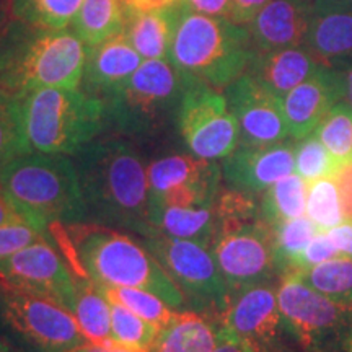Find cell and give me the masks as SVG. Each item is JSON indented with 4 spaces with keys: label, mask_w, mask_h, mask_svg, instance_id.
<instances>
[{
    "label": "cell",
    "mask_w": 352,
    "mask_h": 352,
    "mask_svg": "<svg viewBox=\"0 0 352 352\" xmlns=\"http://www.w3.org/2000/svg\"><path fill=\"white\" fill-rule=\"evenodd\" d=\"M74 157L88 219L124 228L140 239L152 236L147 165L134 140L96 138Z\"/></svg>",
    "instance_id": "1"
},
{
    "label": "cell",
    "mask_w": 352,
    "mask_h": 352,
    "mask_svg": "<svg viewBox=\"0 0 352 352\" xmlns=\"http://www.w3.org/2000/svg\"><path fill=\"white\" fill-rule=\"evenodd\" d=\"M74 276H88L98 285L135 287L155 294L176 311L188 302L158 259L142 245L116 228L100 223H56L47 228Z\"/></svg>",
    "instance_id": "2"
},
{
    "label": "cell",
    "mask_w": 352,
    "mask_h": 352,
    "mask_svg": "<svg viewBox=\"0 0 352 352\" xmlns=\"http://www.w3.org/2000/svg\"><path fill=\"white\" fill-rule=\"evenodd\" d=\"M87 46L70 28L47 30L10 19L0 33V88H80Z\"/></svg>",
    "instance_id": "3"
},
{
    "label": "cell",
    "mask_w": 352,
    "mask_h": 352,
    "mask_svg": "<svg viewBox=\"0 0 352 352\" xmlns=\"http://www.w3.org/2000/svg\"><path fill=\"white\" fill-rule=\"evenodd\" d=\"M0 183L26 222L46 235L56 223L72 226L88 219L70 155L21 153L0 168Z\"/></svg>",
    "instance_id": "4"
},
{
    "label": "cell",
    "mask_w": 352,
    "mask_h": 352,
    "mask_svg": "<svg viewBox=\"0 0 352 352\" xmlns=\"http://www.w3.org/2000/svg\"><path fill=\"white\" fill-rule=\"evenodd\" d=\"M15 100L26 153L72 157L107 129L103 100L82 88H38Z\"/></svg>",
    "instance_id": "5"
},
{
    "label": "cell",
    "mask_w": 352,
    "mask_h": 352,
    "mask_svg": "<svg viewBox=\"0 0 352 352\" xmlns=\"http://www.w3.org/2000/svg\"><path fill=\"white\" fill-rule=\"evenodd\" d=\"M253 54L248 26L197 13L182 2L168 60L184 76L226 90L246 72Z\"/></svg>",
    "instance_id": "6"
},
{
    "label": "cell",
    "mask_w": 352,
    "mask_h": 352,
    "mask_svg": "<svg viewBox=\"0 0 352 352\" xmlns=\"http://www.w3.org/2000/svg\"><path fill=\"white\" fill-rule=\"evenodd\" d=\"M191 78L168 59L144 60L129 78L101 96L107 127L134 139H153L176 122Z\"/></svg>",
    "instance_id": "7"
},
{
    "label": "cell",
    "mask_w": 352,
    "mask_h": 352,
    "mask_svg": "<svg viewBox=\"0 0 352 352\" xmlns=\"http://www.w3.org/2000/svg\"><path fill=\"white\" fill-rule=\"evenodd\" d=\"M0 331L20 352H70L88 342L69 310L12 287L0 292Z\"/></svg>",
    "instance_id": "8"
},
{
    "label": "cell",
    "mask_w": 352,
    "mask_h": 352,
    "mask_svg": "<svg viewBox=\"0 0 352 352\" xmlns=\"http://www.w3.org/2000/svg\"><path fill=\"white\" fill-rule=\"evenodd\" d=\"M277 302L285 331L308 352H331L352 340V303L308 287L292 272L279 279Z\"/></svg>",
    "instance_id": "9"
},
{
    "label": "cell",
    "mask_w": 352,
    "mask_h": 352,
    "mask_svg": "<svg viewBox=\"0 0 352 352\" xmlns=\"http://www.w3.org/2000/svg\"><path fill=\"white\" fill-rule=\"evenodd\" d=\"M232 294L280 279L276 263V228L261 215L240 220H215L209 243Z\"/></svg>",
    "instance_id": "10"
},
{
    "label": "cell",
    "mask_w": 352,
    "mask_h": 352,
    "mask_svg": "<svg viewBox=\"0 0 352 352\" xmlns=\"http://www.w3.org/2000/svg\"><path fill=\"white\" fill-rule=\"evenodd\" d=\"M178 285L188 310L222 318L230 305V290L209 246L155 233L140 239Z\"/></svg>",
    "instance_id": "11"
},
{
    "label": "cell",
    "mask_w": 352,
    "mask_h": 352,
    "mask_svg": "<svg viewBox=\"0 0 352 352\" xmlns=\"http://www.w3.org/2000/svg\"><path fill=\"white\" fill-rule=\"evenodd\" d=\"M189 153L217 162L240 145V129L226 94L199 80H189L176 118Z\"/></svg>",
    "instance_id": "12"
},
{
    "label": "cell",
    "mask_w": 352,
    "mask_h": 352,
    "mask_svg": "<svg viewBox=\"0 0 352 352\" xmlns=\"http://www.w3.org/2000/svg\"><path fill=\"white\" fill-rule=\"evenodd\" d=\"M151 214L165 208H214L222 189L217 162L192 153L164 155L147 165Z\"/></svg>",
    "instance_id": "13"
},
{
    "label": "cell",
    "mask_w": 352,
    "mask_h": 352,
    "mask_svg": "<svg viewBox=\"0 0 352 352\" xmlns=\"http://www.w3.org/2000/svg\"><path fill=\"white\" fill-rule=\"evenodd\" d=\"M0 272L8 287L50 298L72 314L77 296L76 276L51 239L39 240L3 259Z\"/></svg>",
    "instance_id": "14"
},
{
    "label": "cell",
    "mask_w": 352,
    "mask_h": 352,
    "mask_svg": "<svg viewBox=\"0 0 352 352\" xmlns=\"http://www.w3.org/2000/svg\"><path fill=\"white\" fill-rule=\"evenodd\" d=\"M226 98L240 129V145H271L289 140L283 98L243 74L226 88Z\"/></svg>",
    "instance_id": "15"
},
{
    "label": "cell",
    "mask_w": 352,
    "mask_h": 352,
    "mask_svg": "<svg viewBox=\"0 0 352 352\" xmlns=\"http://www.w3.org/2000/svg\"><path fill=\"white\" fill-rule=\"evenodd\" d=\"M279 283H264L232 294L222 321L248 347H266L285 342L283 315L277 302Z\"/></svg>",
    "instance_id": "16"
},
{
    "label": "cell",
    "mask_w": 352,
    "mask_h": 352,
    "mask_svg": "<svg viewBox=\"0 0 352 352\" xmlns=\"http://www.w3.org/2000/svg\"><path fill=\"white\" fill-rule=\"evenodd\" d=\"M222 178L228 188L263 195L296 170V140L271 145H239L222 160Z\"/></svg>",
    "instance_id": "17"
},
{
    "label": "cell",
    "mask_w": 352,
    "mask_h": 352,
    "mask_svg": "<svg viewBox=\"0 0 352 352\" xmlns=\"http://www.w3.org/2000/svg\"><path fill=\"white\" fill-rule=\"evenodd\" d=\"M344 100L340 69L321 65L316 72L283 98V109L292 140L314 134L334 104Z\"/></svg>",
    "instance_id": "18"
},
{
    "label": "cell",
    "mask_w": 352,
    "mask_h": 352,
    "mask_svg": "<svg viewBox=\"0 0 352 352\" xmlns=\"http://www.w3.org/2000/svg\"><path fill=\"white\" fill-rule=\"evenodd\" d=\"M305 46L323 65L352 57V0H311Z\"/></svg>",
    "instance_id": "19"
},
{
    "label": "cell",
    "mask_w": 352,
    "mask_h": 352,
    "mask_svg": "<svg viewBox=\"0 0 352 352\" xmlns=\"http://www.w3.org/2000/svg\"><path fill=\"white\" fill-rule=\"evenodd\" d=\"M311 0H267L248 25L254 51L300 46L310 25Z\"/></svg>",
    "instance_id": "20"
},
{
    "label": "cell",
    "mask_w": 352,
    "mask_h": 352,
    "mask_svg": "<svg viewBox=\"0 0 352 352\" xmlns=\"http://www.w3.org/2000/svg\"><path fill=\"white\" fill-rule=\"evenodd\" d=\"M142 63L144 59L132 47L126 34L122 32L114 34L96 46L87 47L80 88L88 95L101 98L129 78Z\"/></svg>",
    "instance_id": "21"
},
{
    "label": "cell",
    "mask_w": 352,
    "mask_h": 352,
    "mask_svg": "<svg viewBox=\"0 0 352 352\" xmlns=\"http://www.w3.org/2000/svg\"><path fill=\"white\" fill-rule=\"evenodd\" d=\"M321 65L305 44H300L283 50L254 51L246 74L276 96L284 98L290 90L314 76Z\"/></svg>",
    "instance_id": "22"
},
{
    "label": "cell",
    "mask_w": 352,
    "mask_h": 352,
    "mask_svg": "<svg viewBox=\"0 0 352 352\" xmlns=\"http://www.w3.org/2000/svg\"><path fill=\"white\" fill-rule=\"evenodd\" d=\"M122 33L144 60L168 59L171 43L178 25L182 2L164 10L138 12L122 7Z\"/></svg>",
    "instance_id": "23"
},
{
    "label": "cell",
    "mask_w": 352,
    "mask_h": 352,
    "mask_svg": "<svg viewBox=\"0 0 352 352\" xmlns=\"http://www.w3.org/2000/svg\"><path fill=\"white\" fill-rule=\"evenodd\" d=\"M222 318L195 310L176 311L148 352H212Z\"/></svg>",
    "instance_id": "24"
},
{
    "label": "cell",
    "mask_w": 352,
    "mask_h": 352,
    "mask_svg": "<svg viewBox=\"0 0 352 352\" xmlns=\"http://www.w3.org/2000/svg\"><path fill=\"white\" fill-rule=\"evenodd\" d=\"M77 296L72 315L85 340L91 344H103L111 340L109 302L101 294L98 284L88 276H76Z\"/></svg>",
    "instance_id": "25"
},
{
    "label": "cell",
    "mask_w": 352,
    "mask_h": 352,
    "mask_svg": "<svg viewBox=\"0 0 352 352\" xmlns=\"http://www.w3.org/2000/svg\"><path fill=\"white\" fill-rule=\"evenodd\" d=\"M151 220L155 233L209 246L215 230V206L214 208H165L152 212Z\"/></svg>",
    "instance_id": "26"
},
{
    "label": "cell",
    "mask_w": 352,
    "mask_h": 352,
    "mask_svg": "<svg viewBox=\"0 0 352 352\" xmlns=\"http://www.w3.org/2000/svg\"><path fill=\"white\" fill-rule=\"evenodd\" d=\"M124 12L121 0H83L70 30L87 47L122 32Z\"/></svg>",
    "instance_id": "27"
},
{
    "label": "cell",
    "mask_w": 352,
    "mask_h": 352,
    "mask_svg": "<svg viewBox=\"0 0 352 352\" xmlns=\"http://www.w3.org/2000/svg\"><path fill=\"white\" fill-rule=\"evenodd\" d=\"M307 182L297 173L279 179L263 192L261 217L274 228L285 220L300 217L307 210Z\"/></svg>",
    "instance_id": "28"
},
{
    "label": "cell",
    "mask_w": 352,
    "mask_h": 352,
    "mask_svg": "<svg viewBox=\"0 0 352 352\" xmlns=\"http://www.w3.org/2000/svg\"><path fill=\"white\" fill-rule=\"evenodd\" d=\"M290 272L316 292L334 300L352 303V256L349 254Z\"/></svg>",
    "instance_id": "29"
},
{
    "label": "cell",
    "mask_w": 352,
    "mask_h": 352,
    "mask_svg": "<svg viewBox=\"0 0 352 352\" xmlns=\"http://www.w3.org/2000/svg\"><path fill=\"white\" fill-rule=\"evenodd\" d=\"M83 0H10L13 20L47 30L70 28Z\"/></svg>",
    "instance_id": "30"
},
{
    "label": "cell",
    "mask_w": 352,
    "mask_h": 352,
    "mask_svg": "<svg viewBox=\"0 0 352 352\" xmlns=\"http://www.w3.org/2000/svg\"><path fill=\"white\" fill-rule=\"evenodd\" d=\"M315 134L327 147L338 168L352 164V108L346 100L329 109Z\"/></svg>",
    "instance_id": "31"
},
{
    "label": "cell",
    "mask_w": 352,
    "mask_h": 352,
    "mask_svg": "<svg viewBox=\"0 0 352 352\" xmlns=\"http://www.w3.org/2000/svg\"><path fill=\"white\" fill-rule=\"evenodd\" d=\"M101 294L108 302L121 303L131 308L134 314L151 323L158 333L175 318L176 310L166 305L160 297L145 289L135 287H111V285H98Z\"/></svg>",
    "instance_id": "32"
},
{
    "label": "cell",
    "mask_w": 352,
    "mask_h": 352,
    "mask_svg": "<svg viewBox=\"0 0 352 352\" xmlns=\"http://www.w3.org/2000/svg\"><path fill=\"white\" fill-rule=\"evenodd\" d=\"M305 212L320 232H329L346 222L340 189L334 178L316 179L308 186Z\"/></svg>",
    "instance_id": "33"
},
{
    "label": "cell",
    "mask_w": 352,
    "mask_h": 352,
    "mask_svg": "<svg viewBox=\"0 0 352 352\" xmlns=\"http://www.w3.org/2000/svg\"><path fill=\"white\" fill-rule=\"evenodd\" d=\"M318 232V227L305 215L285 220L276 227V263L280 277L296 270L303 248Z\"/></svg>",
    "instance_id": "34"
},
{
    "label": "cell",
    "mask_w": 352,
    "mask_h": 352,
    "mask_svg": "<svg viewBox=\"0 0 352 352\" xmlns=\"http://www.w3.org/2000/svg\"><path fill=\"white\" fill-rule=\"evenodd\" d=\"M109 314H111V340L114 342L140 352L152 349L158 331L151 323L140 318L131 308L116 302H109Z\"/></svg>",
    "instance_id": "35"
},
{
    "label": "cell",
    "mask_w": 352,
    "mask_h": 352,
    "mask_svg": "<svg viewBox=\"0 0 352 352\" xmlns=\"http://www.w3.org/2000/svg\"><path fill=\"white\" fill-rule=\"evenodd\" d=\"M296 171L307 183H314L316 179L334 178L340 168L314 132L296 140Z\"/></svg>",
    "instance_id": "36"
},
{
    "label": "cell",
    "mask_w": 352,
    "mask_h": 352,
    "mask_svg": "<svg viewBox=\"0 0 352 352\" xmlns=\"http://www.w3.org/2000/svg\"><path fill=\"white\" fill-rule=\"evenodd\" d=\"M21 153H26V147L20 129L15 95L0 88V168Z\"/></svg>",
    "instance_id": "37"
},
{
    "label": "cell",
    "mask_w": 352,
    "mask_h": 352,
    "mask_svg": "<svg viewBox=\"0 0 352 352\" xmlns=\"http://www.w3.org/2000/svg\"><path fill=\"white\" fill-rule=\"evenodd\" d=\"M43 239H50V235L30 222H13L0 226V263Z\"/></svg>",
    "instance_id": "38"
},
{
    "label": "cell",
    "mask_w": 352,
    "mask_h": 352,
    "mask_svg": "<svg viewBox=\"0 0 352 352\" xmlns=\"http://www.w3.org/2000/svg\"><path fill=\"white\" fill-rule=\"evenodd\" d=\"M341 250L338 248L328 232H318L316 235L308 241V245L303 248L300 256L297 259L296 270H303V267H311L316 264L328 261L336 256H341ZM290 272V271H289Z\"/></svg>",
    "instance_id": "39"
},
{
    "label": "cell",
    "mask_w": 352,
    "mask_h": 352,
    "mask_svg": "<svg viewBox=\"0 0 352 352\" xmlns=\"http://www.w3.org/2000/svg\"><path fill=\"white\" fill-rule=\"evenodd\" d=\"M266 3L267 0H232L230 20L248 26Z\"/></svg>",
    "instance_id": "40"
},
{
    "label": "cell",
    "mask_w": 352,
    "mask_h": 352,
    "mask_svg": "<svg viewBox=\"0 0 352 352\" xmlns=\"http://www.w3.org/2000/svg\"><path fill=\"white\" fill-rule=\"evenodd\" d=\"M334 182H336L338 189H340L346 222H352V164L342 166L334 175Z\"/></svg>",
    "instance_id": "41"
},
{
    "label": "cell",
    "mask_w": 352,
    "mask_h": 352,
    "mask_svg": "<svg viewBox=\"0 0 352 352\" xmlns=\"http://www.w3.org/2000/svg\"><path fill=\"white\" fill-rule=\"evenodd\" d=\"M182 2L197 13L230 19L232 0H182Z\"/></svg>",
    "instance_id": "42"
},
{
    "label": "cell",
    "mask_w": 352,
    "mask_h": 352,
    "mask_svg": "<svg viewBox=\"0 0 352 352\" xmlns=\"http://www.w3.org/2000/svg\"><path fill=\"white\" fill-rule=\"evenodd\" d=\"M212 352H246V349L243 342L239 340V336L223 321H220L217 342H215Z\"/></svg>",
    "instance_id": "43"
},
{
    "label": "cell",
    "mask_w": 352,
    "mask_h": 352,
    "mask_svg": "<svg viewBox=\"0 0 352 352\" xmlns=\"http://www.w3.org/2000/svg\"><path fill=\"white\" fill-rule=\"evenodd\" d=\"M13 222H26L23 215L19 212V209L15 208V204L10 201L7 191L3 189L2 183H0V226H6V223Z\"/></svg>",
    "instance_id": "44"
},
{
    "label": "cell",
    "mask_w": 352,
    "mask_h": 352,
    "mask_svg": "<svg viewBox=\"0 0 352 352\" xmlns=\"http://www.w3.org/2000/svg\"><path fill=\"white\" fill-rule=\"evenodd\" d=\"M179 0H121L122 7L138 12H153L164 10V8L173 7Z\"/></svg>",
    "instance_id": "45"
},
{
    "label": "cell",
    "mask_w": 352,
    "mask_h": 352,
    "mask_svg": "<svg viewBox=\"0 0 352 352\" xmlns=\"http://www.w3.org/2000/svg\"><path fill=\"white\" fill-rule=\"evenodd\" d=\"M328 233L342 254L352 256V222H344L342 226L333 228Z\"/></svg>",
    "instance_id": "46"
},
{
    "label": "cell",
    "mask_w": 352,
    "mask_h": 352,
    "mask_svg": "<svg viewBox=\"0 0 352 352\" xmlns=\"http://www.w3.org/2000/svg\"><path fill=\"white\" fill-rule=\"evenodd\" d=\"M70 352H140V351L131 349V347L118 344V342L114 341H108V342H103V344H91V342H87V344L77 347V349Z\"/></svg>",
    "instance_id": "47"
},
{
    "label": "cell",
    "mask_w": 352,
    "mask_h": 352,
    "mask_svg": "<svg viewBox=\"0 0 352 352\" xmlns=\"http://www.w3.org/2000/svg\"><path fill=\"white\" fill-rule=\"evenodd\" d=\"M334 67L340 69L342 82H344V100L351 104L352 108V57L351 59L342 60V63L334 65Z\"/></svg>",
    "instance_id": "48"
},
{
    "label": "cell",
    "mask_w": 352,
    "mask_h": 352,
    "mask_svg": "<svg viewBox=\"0 0 352 352\" xmlns=\"http://www.w3.org/2000/svg\"><path fill=\"white\" fill-rule=\"evenodd\" d=\"M246 352H297L294 351L292 347H289L285 342H280V344H276V346H266V347H248L245 346ZM300 352H308L305 349H300Z\"/></svg>",
    "instance_id": "49"
},
{
    "label": "cell",
    "mask_w": 352,
    "mask_h": 352,
    "mask_svg": "<svg viewBox=\"0 0 352 352\" xmlns=\"http://www.w3.org/2000/svg\"><path fill=\"white\" fill-rule=\"evenodd\" d=\"M10 19V0H0V33L3 32Z\"/></svg>",
    "instance_id": "50"
},
{
    "label": "cell",
    "mask_w": 352,
    "mask_h": 352,
    "mask_svg": "<svg viewBox=\"0 0 352 352\" xmlns=\"http://www.w3.org/2000/svg\"><path fill=\"white\" fill-rule=\"evenodd\" d=\"M12 351H13V347L8 344V342L0 340V352H12Z\"/></svg>",
    "instance_id": "51"
},
{
    "label": "cell",
    "mask_w": 352,
    "mask_h": 352,
    "mask_svg": "<svg viewBox=\"0 0 352 352\" xmlns=\"http://www.w3.org/2000/svg\"><path fill=\"white\" fill-rule=\"evenodd\" d=\"M0 289H8V284H7V280L3 279L2 272H0Z\"/></svg>",
    "instance_id": "52"
},
{
    "label": "cell",
    "mask_w": 352,
    "mask_h": 352,
    "mask_svg": "<svg viewBox=\"0 0 352 352\" xmlns=\"http://www.w3.org/2000/svg\"><path fill=\"white\" fill-rule=\"evenodd\" d=\"M344 349H346L347 352H352V340H351L349 342H347V344H346V347H344Z\"/></svg>",
    "instance_id": "53"
}]
</instances>
